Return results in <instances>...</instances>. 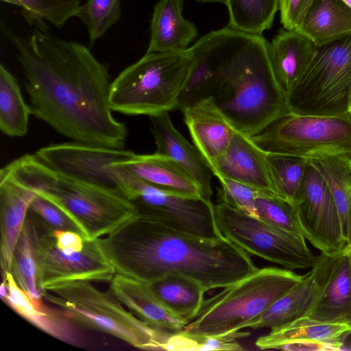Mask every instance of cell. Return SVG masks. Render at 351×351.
I'll return each instance as SVG.
<instances>
[{
  "label": "cell",
  "mask_w": 351,
  "mask_h": 351,
  "mask_svg": "<svg viewBox=\"0 0 351 351\" xmlns=\"http://www.w3.org/2000/svg\"><path fill=\"white\" fill-rule=\"evenodd\" d=\"M16 50L32 114L75 142L123 149L127 128L112 114L108 69L85 45L35 28L27 37L3 27Z\"/></svg>",
  "instance_id": "6da1fadb"
},
{
  "label": "cell",
  "mask_w": 351,
  "mask_h": 351,
  "mask_svg": "<svg viewBox=\"0 0 351 351\" xmlns=\"http://www.w3.org/2000/svg\"><path fill=\"white\" fill-rule=\"evenodd\" d=\"M97 241L116 274L147 284L177 274L207 291L234 284L257 269L247 252L223 236L182 233L139 214Z\"/></svg>",
  "instance_id": "7a4b0ae2"
},
{
  "label": "cell",
  "mask_w": 351,
  "mask_h": 351,
  "mask_svg": "<svg viewBox=\"0 0 351 351\" xmlns=\"http://www.w3.org/2000/svg\"><path fill=\"white\" fill-rule=\"evenodd\" d=\"M219 71L213 99L234 128L252 137L291 113L277 82L262 35L229 27L213 31Z\"/></svg>",
  "instance_id": "3957f363"
},
{
  "label": "cell",
  "mask_w": 351,
  "mask_h": 351,
  "mask_svg": "<svg viewBox=\"0 0 351 351\" xmlns=\"http://www.w3.org/2000/svg\"><path fill=\"white\" fill-rule=\"evenodd\" d=\"M10 180L35 192L61 210L86 241L102 238L138 214L125 195L79 181L54 170L35 154H25L0 171Z\"/></svg>",
  "instance_id": "277c9868"
},
{
  "label": "cell",
  "mask_w": 351,
  "mask_h": 351,
  "mask_svg": "<svg viewBox=\"0 0 351 351\" xmlns=\"http://www.w3.org/2000/svg\"><path fill=\"white\" fill-rule=\"evenodd\" d=\"M193 56L191 47L178 51L146 52L111 82V110L149 117L176 110Z\"/></svg>",
  "instance_id": "5b68a950"
},
{
  "label": "cell",
  "mask_w": 351,
  "mask_h": 351,
  "mask_svg": "<svg viewBox=\"0 0 351 351\" xmlns=\"http://www.w3.org/2000/svg\"><path fill=\"white\" fill-rule=\"evenodd\" d=\"M305 276L275 267L257 268L247 277L204 300L196 315L184 329L210 335L240 330Z\"/></svg>",
  "instance_id": "8992f818"
},
{
  "label": "cell",
  "mask_w": 351,
  "mask_h": 351,
  "mask_svg": "<svg viewBox=\"0 0 351 351\" xmlns=\"http://www.w3.org/2000/svg\"><path fill=\"white\" fill-rule=\"evenodd\" d=\"M86 280L64 282L42 292V298L77 323L108 333L142 350H162L169 331L153 328L132 313L108 289Z\"/></svg>",
  "instance_id": "52a82bcc"
},
{
  "label": "cell",
  "mask_w": 351,
  "mask_h": 351,
  "mask_svg": "<svg viewBox=\"0 0 351 351\" xmlns=\"http://www.w3.org/2000/svg\"><path fill=\"white\" fill-rule=\"evenodd\" d=\"M351 89V32L317 46L304 73L288 96L298 114L339 115L348 112Z\"/></svg>",
  "instance_id": "ba28073f"
},
{
  "label": "cell",
  "mask_w": 351,
  "mask_h": 351,
  "mask_svg": "<svg viewBox=\"0 0 351 351\" xmlns=\"http://www.w3.org/2000/svg\"><path fill=\"white\" fill-rule=\"evenodd\" d=\"M266 153L314 158L351 156V113L282 117L251 137Z\"/></svg>",
  "instance_id": "9c48e42d"
},
{
  "label": "cell",
  "mask_w": 351,
  "mask_h": 351,
  "mask_svg": "<svg viewBox=\"0 0 351 351\" xmlns=\"http://www.w3.org/2000/svg\"><path fill=\"white\" fill-rule=\"evenodd\" d=\"M36 155L63 175L121 193L131 200L139 195L143 184L121 163L135 155L131 150L74 141L42 147Z\"/></svg>",
  "instance_id": "30bf717a"
},
{
  "label": "cell",
  "mask_w": 351,
  "mask_h": 351,
  "mask_svg": "<svg viewBox=\"0 0 351 351\" xmlns=\"http://www.w3.org/2000/svg\"><path fill=\"white\" fill-rule=\"evenodd\" d=\"M222 235L247 254L279 264L289 269L313 267L315 256L305 238L275 227L219 202L214 205Z\"/></svg>",
  "instance_id": "8fae6325"
},
{
  "label": "cell",
  "mask_w": 351,
  "mask_h": 351,
  "mask_svg": "<svg viewBox=\"0 0 351 351\" xmlns=\"http://www.w3.org/2000/svg\"><path fill=\"white\" fill-rule=\"evenodd\" d=\"M32 240L36 265L38 288L41 293L66 282L86 280L110 282L115 270L102 252L97 239L86 241L84 249L67 254L59 249L53 228L29 210Z\"/></svg>",
  "instance_id": "7c38bea8"
},
{
  "label": "cell",
  "mask_w": 351,
  "mask_h": 351,
  "mask_svg": "<svg viewBox=\"0 0 351 351\" xmlns=\"http://www.w3.org/2000/svg\"><path fill=\"white\" fill-rule=\"evenodd\" d=\"M132 202L138 214L171 230L208 239L223 236L212 201L171 194L144 182Z\"/></svg>",
  "instance_id": "4fadbf2b"
},
{
  "label": "cell",
  "mask_w": 351,
  "mask_h": 351,
  "mask_svg": "<svg viewBox=\"0 0 351 351\" xmlns=\"http://www.w3.org/2000/svg\"><path fill=\"white\" fill-rule=\"evenodd\" d=\"M295 208L304 238L321 253L334 256L345 250L347 243L331 191L309 160Z\"/></svg>",
  "instance_id": "5bb4252c"
},
{
  "label": "cell",
  "mask_w": 351,
  "mask_h": 351,
  "mask_svg": "<svg viewBox=\"0 0 351 351\" xmlns=\"http://www.w3.org/2000/svg\"><path fill=\"white\" fill-rule=\"evenodd\" d=\"M311 268L317 293L305 316L351 326V271L345 250L334 256L321 253Z\"/></svg>",
  "instance_id": "9a60e30c"
},
{
  "label": "cell",
  "mask_w": 351,
  "mask_h": 351,
  "mask_svg": "<svg viewBox=\"0 0 351 351\" xmlns=\"http://www.w3.org/2000/svg\"><path fill=\"white\" fill-rule=\"evenodd\" d=\"M266 155L251 137L236 130L225 151L208 165L216 177H224L277 195Z\"/></svg>",
  "instance_id": "2e32d148"
},
{
  "label": "cell",
  "mask_w": 351,
  "mask_h": 351,
  "mask_svg": "<svg viewBox=\"0 0 351 351\" xmlns=\"http://www.w3.org/2000/svg\"><path fill=\"white\" fill-rule=\"evenodd\" d=\"M351 326L316 321L304 316L271 329L258 337L256 346L262 350H339L342 338Z\"/></svg>",
  "instance_id": "e0dca14e"
},
{
  "label": "cell",
  "mask_w": 351,
  "mask_h": 351,
  "mask_svg": "<svg viewBox=\"0 0 351 351\" xmlns=\"http://www.w3.org/2000/svg\"><path fill=\"white\" fill-rule=\"evenodd\" d=\"M8 293L3 301L24 319L47 335L74 346H83L86 338L77 325L59 308L43 302V299H32L22 289L8 273L3 278Z\"/></svg>",
  "instance_id": "ac0fdd59"
},
{
  "label": "cell",
  "mask_w": 351,
  "mask_h": 351,
  "mask_svg": "<svg viewBox=\"0 0 351 351\" xmlns=\"http://www.w3.org/2000/svg\"><path fill=\"white\" fill-rule=\"evenodd\" d=\"M156 153L171 158L199 186L204 199L211 201L213 173L199 151L176 129L168 111L149 117Z\"/></svg>",
  "instance_id": "d6986e66"
},
{
  "label": "cell",
  "mask_w": 351,
  "mask_h": 351,
  "mask_svg": "<svg viewBox=\"0 0 351 351\" xmlns=\"http://www.w3.org/2000/svg\"><path fill=\"white\" fill-rule=\"evenodd\" d=\"M182 112L193 145L208 164L225 151L236 130L213 97L200 100Z\"/></svg>",
  "instance_id": "ffe728a7"
},
{
  "label": "cell",
  "mask_w": 351,
  "mask_h": 351,
  "mask_svg": "<svg viewBox=\"0 0 351 351\" xmlns=\"http://www.w3.org/2000/svg\"><path fill=\"white\" fill-rule=\"evenodd\" d=\"M317 48L308 37L285 29H280L269 43L268 56L273 73L287 97L309 66Z\"/></svg>",
  "instance_id": "44dd1931"
},
{
  "label": "cell",
  "mask_w": 351,
  "mask_h": 351,
  "mask_svg": "<svg viewBox=\"0 0 351 351\" xmlns=\"http://www.w3.org/2000/svg\"><path fill=\"white\" fill-rule=\"evenodd\" d=\"M109 289L135 316L156 329L178 331L187 322L168 310L154 295L148 284L116 274Z\"/></svg>",
  "instance_id": "7402d4cb"
},
{
  "label": "cell",
  "mask_w": 351,
  "mask_h": 351,
  "mask_svg": "<svg viewBox=\"0 0 351 351\" xmlns=\"http://www.w3.org/2000/svg\"><path fill=\"white\" fill-rule=\"evenodd\" d=\"M37 195L33 191L10 180L0 178V263L3 278L11 273L15 245L31 204Z\"/></svg>",
  "instance_id": "603a6c76"
},
{
  "label": "cell",
  "mask_w": 351,
  "mask_h": 351,
  "mask_svg": "<svg viewBox=\"0 0 351 351\" xmlns=\"http://www.w3.org/2000/svg\"><path fill=\"white\" fill-rule=\"evenodd\" d=\"M145 183L167 193L192 197H202V191L193 179L168 156L156 152L136 154L121 162Z\"/></svg>",
  "instance_id": "cb8c5ba5"
},
{
  "label": "cell",
  "mask_w": 351,
  "mask_h": 351,
  "mask_svg": "<svg viewBox=\"0 0 351 351\" xmlns=\"http://www.w3.org/2000/svg\"><path fill=\"white\" fill-rule=\"evenodd\" d=\"M182 0H160L155 5L147 52L184 50L197 36L195 25L182 14Z\"/></svg>",
  "instance_id": "d4e9b609"
},
{
  "label": "cell",
  "mask_w": 351,
  "mask_h": 351,
  "mask_svg": "<svg viewBox=\"0 0 351 351\" xmlns=\"http://www.w3.org/2000/svg\"><path fill=\"white\" fill-rule=\"evenodd\" d=\"M191 48L193 53L191 66L176 108L181 111L200 100L213 97L219 80L217 53L212 32L202 37Z\"/></svg>",
  "instance_id": "484cf974"
},
{
  "label": "cell",
  "mask_w": 351,
  "mask_h": 351,
  "mask_svg": "<svg viewBox=\"0 0 351 351\" xmlns=\"http://www.w3.org/2000/svg\"><path fill=\"white\" fill-rule=\"evenodd\" d=\"M317 46L351 32V8L343 0H313L298 31Z\"/></svg>",
  "instance_id": "4316f807"
},
{
  "label": "cell",
  "mask_w": 351,
  "mask_h": 351,
  "mask_svg": "<svg viewBox=\"0 0 351 351\" xmlns=\"http://www.w3.org/2000/svg\"><path fill=\"white\" fill-rule=\"evenodd\" d=\"M317 293V286L309 271L303 280L279 298L265 311L243 327L271 329L285 325L306 315Z\"/></svg>",
  "instance_id": "83f0119b"
},
{
  "label": "cell",
  "mask_w": 351,
  "mask_h": 351,
  "mask_svg": "<svg viewBox=\"0 0 351 351\" xmlns=\"http://www.w3.org/2000/svg\"><path fill=\"white\" fill-rule=\"evenodd\" d=\"M158 300L171 313L191 322L204 301L206 291L196 280L184 275L169 274L148 284Z\"/></svg>",
  "instance_id": "f1b7e54d"
},
{
  "label": "cell",
  "mask_w": 351,
  "mask_h": 351,
  "mask_svg": "<svg viewBox=\"0 0 351 351\" xmlns=\"http://www.w3.org/2000/svg\"><path fill=\"white\" fill-rule=\"evenodd\" d=\"M322 174L331 191L347 245L351 244V156L308 158Z\"/></svg>",
  "instance_id": "f546056e"
},
{
  "label": "cell",
  "mask_w": 351,
  "mask_h": 351,
  "mask_svg": "<svg viewBox=\"0 0 351 351\" xmlns=\"http://www.w3.org/2000/svg\"><path fill=\"white\" fill-rule=\"evenodd\" d=\"M32 114L14 75L2 64L0 65V129L11 137L23 136L28 131Z\"/></svg>",
  "instance_id": "4dcf8cb0"
},
{
  "label": "cell",
  "mask_w": 351,
  "mask_h": 351,
  "mask_svg": "<svg viewBox=\"0 0 351 351\" xmlns=\"http://www.w3.org/2000/svg\"><path fill=\"white\" fill-rule=\"evenodd\" d=\"M267 162L277 195L295 206L300 201L308 159L267 153Z\"/></svg>",
  "instance_id": "1f68e13d"
},
{
  "label": "cell",
  "mask_w": 351,
  "mask_h": 351,
  "mask_svg": "<svg viewBox=\"0 0 351 351\" xmlns=\"http://www.w3.org/2000/svg\"><path fill=\"white\" fill-rule=\"evenodd\" d=\"M228 27L241 32L261 35L274 22L278 0H226Z\"/></svg>",
  "instance_id": "d6a6232c"
},
{
  "label": "cell",
  "mask_w": 351,
  "mask_h": 351,
  "mask_svg": "<svg viewBox=\"0 0 351 351\" xmlns=\"http://www.w3.org/2000/svg\"><path fill=\"white\" fill-rule=\"evenodd\" d=\"M4 2L21 9L25 19L36 28L47 29V23L62 27L67 21L78 16L80 0H5Z\"/></svg>",
  "instance_id": "836d02e7"
},
{
  "label": "cell",
  "mask_w": 351,
  "mask_h": 351,
  "mask_svg": "<svg viewBox=\"0 0 351 351\" xmlns=\"http://www.w3.org/2000/svg\"><path fill=\"white\" fill-rule=\"evenodd\" d=\"M249 335V332L237 330L220 335H210L182 329L169 332L163 350H243L237 339Z\"/></svg>",
  "instance_id": "e575fe53"
},
{
  "label": "cell",
  "mask_w": 351,
  "mask_h": 351,
  "mask_svg": "<svg viewBox=\"0 0 351 351\" xmlns=\"http://www.w3.org/2000/svg\"><path fill=\"white\" fill-rule=\"evenodd\" d=\"M11 274L32 299L42 298L36 280V265L29 222L25 219L13 252Z\"/></svg>",
  "instance_id": "d590c367"
},
{
  "label": "cell",
  "mask_w": 351,
  "mask_h": 351,
  "mask_svg": "<svg viewBox=\"0 0 351 351\" xmlns=\"http://www.w3.org/2000/svg\"><path fill=\"white\" fill-rule=\"evenodd\" d=\"M255 204L258 218L263 221L304 237L295 206L290 202L276 194L261 191L256 197Z\"/></svg>",
  "instance_id": "8d00e7d4"
},
{
  "label": "cell",
  "mask_w": 351,
  "mask_h": 351,
  "mask_svg": "<svg viewBox=\"0 0 351 351\" xmlns=\"http://www.w3.org/2000/svg\"><path fill=\"white\" fill-rule=\"evenodd\" d=\"M121 15V0H87L78 18L86 25L90 45L103 36Z\"/></svg>",
  "instance_id": "74e56055"
},
{
  "label": "cell",
  "mask_w": 351,
  "mask_h": 351,
  "mask_svg": "<svg viewBox=\"0 0 351 351\" xmlns=\"http://www.w3.org/2000/svg\"><path fill=\"white\" fill-rule=\"evenodd\" d=\"M220 182V202L248 215L258 217L255 199L261 190L224 177H217Z\"/></svg>",
  "instance_id": "f35d334b"
},
{
  "label": "cell",
  "mask_w": 351,
  "mask_h": 351,
  "mask_svg": "<svg viewBox=\"0 0 351 351\" xmlns=\"http://www.w3.org/2000/svg\"><path fill=\"white\" fill-rule=\"evenodd\" d=\"M29 209L53 229L70 230L80 233L75 225L61 210L39 195H37L33 201Z\"/></svg>",
  "instance_id": "ab89813d"
},
{
  "label": "cell",
  "mask_w": 351,
  "mask_h": 351,
  "mask_svg": "<svg viewBox=\"0 0 351 351\" xmlns=\"http://www.w3.org/2000/svg\"><path fill=\"white\" fill-rule=\"evenodd\" d=\"M313 0H278L280 22L284 29L298 32Z\"/></svg>",
  "instance_id": "60d3db41"
},
{
  "label": "cell",
  "mask_w": 351,
  "mask_h": 351,
  "mask_svg": "<svg viewBox=\"0 0 351 351\" xmlns=\"http://www.w3.org/2000/svg\"><path fill=\"white\" fill-rule=\"evenodd\" d=\"M53 234L57 247L67 254L84 249L85 240L77 232L53 229Z\"/></svg>",
  "instance_id": "b9f144b4"
},
{
  "label": "cell",
  "mask_w": 351,
  "mask_h": 351,
  "mask_svg": "<svg viewBox=\"0 0 351 351\" xmlns=\"http://www.w3.org/2000/svg\"><path fill=\"white\" fill-rule=\"evenodd\" d=\"M339 350L351 351V330L342 338Z\"/></svg>",
  "instance_id": "7bdbcfd3"
},
{
  "label": "cell",
  "mask_w": 351,
  "mask_h": 351,
  "mask_svg": "<svg viewBox=\"0 0 351 351\" xmlns=\"http://www.w3.org/2000/svg\"><path fill=\"white\" fill-rule=\"evenodd\" d=\"M345 252H346L348 259H349V263H350V268L351 271V244L347 245L345 248Z\"/></svg>",
  "instance_id": "ee69618b"
},
{
  "label": "cell",
  "mask_w": 351,
  "mask_h": 351,
  "mask_svg": "<svg viewBox=\"0 0 351 351\" xmlns=\"http://www.w3.org/2000/svg\"><path fill=\"white\" fill-rule=\"evenodd\" d=\"M200 2H208V3H221L226 5V0H197Z\"/></svg>",
  "instance_id": "f6af8a7d"
},
{
  "label": "cell",
  "mask_w": 351,
  "mask_h": 351,
  "mask_svg": "<svg viewBox=\"0 0 351 351\" xmlns=\"http://www.w3.org/2000/svg\"><path fill=\"white\" fill-rule=\"evenodd\" d=\"M348 111L351 113V89H350L349 96H348Z\"/></svg>",
  "instance_id": "bcb514c9"
},
{
  "label": "cell",
  "mask_w": 351,
  "mask_h": 351,
  "mask_svg": "<svg viewBox=\"0 0 351 351\" xmlns=\"http://www.w3.org/2000/svg\"><path fill=\"white\" fill-rule=\"evenodd\" d=\"M351 8V0H343Z\"/></svg>",
  "instance_id": "7dc6e473"
},
{
  "label": "cell",
  "mask_w": 351,
  "mask_h": 351,
  "mask_svg": "<svg viewBox=\"0 0 351 351\" xmlns=\"http://www.w3.org/2000/svg\"><path fill=\"white\" fill-rule=\"evenodd\" d=\"M1 1H5V0H1Z\"/></svg>",
  "instance_id": "c3c4849f"
}]
</instances>
